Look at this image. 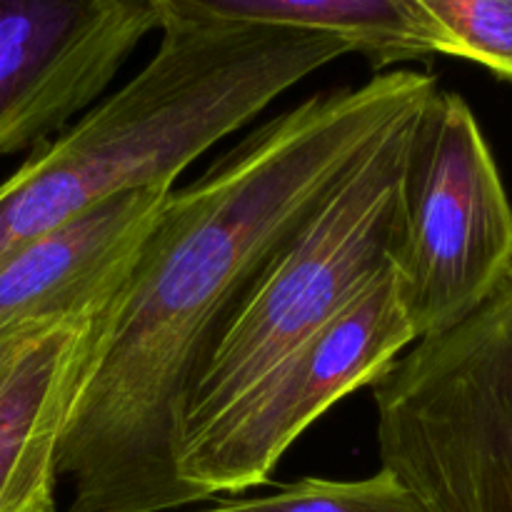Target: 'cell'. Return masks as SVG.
<instances>
[{
    "mask_svg": "<svg viewBox=\"0 0 512 512\" xmlns=\"http://www.w3.org/2000/svg\"><path fill=\"white\" fill-rule=\"evenodd\" d=\"M413 343L390 268L228 408L180 435L175 470L193 503L238 498L268 483L310 425L373 383Z\"/></svg>",
    "mask_w": 512,
    "mask_h": 512,
    "instance_id": "cell-6",
    "label": "cell"
},
{
    "mask_svg": "<svg viewBox=\"0 0 512 512\" xmlns=\"http://www.w3.org/2000/svg\"><path fill=\"white\" fill-rule=\"evenodd\" d=\"M155 28L148 0H0V155L63 133Z\"/></svg>",
    "mask_w": 512,
    "mask_h": 512,
    "instance_id": "cell-7",
    "label": "cell"
},
{
    "mask_svg": "<svg viewBox=\"0 0 512 512\" xmlns=\"http://www.w3.org/2000/svg\"><path fill=\"white\" fill-rule=\"evenodd\" d=\"M113 298L0 330V512H58L65 425Z\"/></svg>",
    "mask_w": 512,
    "mask_h": 512,
    "instance_id": "cell-8",
    "label": "cell"
},
{
    "mask_svg": "<svg viewBox=\"0 0 512 512\" xmlns=\"http://www.w3.org/2000/svg\"><path fill=\"white\" fill-rule=\"evenodd\" d=\"M440 30L445 55L512 85V0H413Z\"/></svg>",
    "mask_w": 512,
    "mask_h": 512,
    "instance_id": "cell-12",
    "label": "cell"
},
{
    "mask_svg": "<svg viewBox=\"0 0 512 512\" xmlns=\"http://www.w3.org/2000/svg\"><path fill=\"white\" fill-rule=\"evenodd\" d=\"M512 270V205L468 100L438 88L410 125L393 278L415 340L480 308Z\"/></svg>",
    "mask_w": 512,
    "mask_h": 512,
    "instance_id": "cell-5",
    "label": "cell"
},
{
    "mask_svg": "<svg viewBox=\"0 0 512 512\" xmlns=\"http://www.w3.org/2000/svg\"><path fill=\"white\" fill-rule=\"evenodd\" d=\"M165 25H268L333 33L375 68L445 55L440 30L413 0H148Z\"/></svg>",
    "mask_w": 512,
    "mask_h": 512,
    "instance_id": "cell-10",
    "label": "cell"
},
{
    "mask_svg": "<svg viewBox=\"0 0 512 512\" xmlns=\"http://www.w3.org/2000/svg\"><path fill=\"white\" fill-rule=\"evenodd\" d=\"M205 512H423L418 500L388 470L370 478H305L255 498L215 500Z\"/></svg>",
    "mask_w": 512,
    "mask_h": 512,
    "instance_id": "cell-11",
    "label": "cell"
},
{
    "mask_svg": "<svg viewBox=\"0 0 512 512\" xmlns=\"http://www.w3.org/2000/svg\"><path fill=\"white\" fill-rule=\"evenodd\" d=\"M415 113L360 158L265 268L195 373L178 440L228 408L393 268Z\"/></svg>",
    "mask_w": 512,
    "mask_h": 512,
    "instance_id": "cell-4",
    "label": "cell"
},
{
    "mask_svg": "<svg viewBox=\"0 0 512 512\" xmlns=\"http://www.w3.org/2000/svg\"><path fill=\"white\" fill-rule=\"evenodd\" d=\"M380 468L423 512H512V270L368 385Z\"/></svg>",
    "mask_w": 512,
    "mask_h": 512,
    "instance_id": "cell-3",
    "label": "cell"
},
{
    "mask_svg": "<svg viewBox=\"0 0 512 512\" xmlns=\"http://www.w3.org/2000/svg\"><path fill=\"white\" fill-rule=\"evenodd\" d=\"M438 78L385 70L323 90L173 188L108 308L70 410L63 512H178L195 505L175 448L190 383L300 225Z\"/></svg>",
    "mask_w": 512,
    "mask_h": 512,
    "instance_id": "cell-1",
    "label": "cell"
},
{
    "mask_svg": "<svg viewBox=\"0 0 512 512\" xmlns=\"http://www.w3.org/2000/svg\"><path fill=\"white\" fill-rule=\"evenodd\" d=\"M173 188L150 185L95 205L0 260V330L105 303Z\"/></svg>",
    "mask_w": 512,
    "mask_h": 512,
    "instance_id": "cell-9",
    "label": "cell"
},
{
    "mask_svg": "<svg viewBox=\"0 0 512 512\" xmlns=\"http://www.w3.org/2000/svg\"><path fill=\"white\" fill-rule=\"evenodd\" d=\"M153 58L0 185V260L128 190L168 185L275 98L355 53L333 33L165 25Z\"/></svg>",
    "mask_w": 512,
    "mask_h": 512,
    "instance_id": "cell-2",
    "label": "cell"
}]
</instances>
